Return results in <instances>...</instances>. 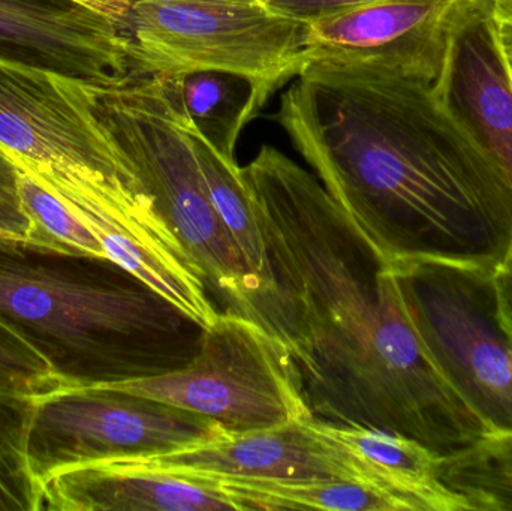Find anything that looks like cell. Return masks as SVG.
I'll return each mask as SVG.
<instances>
[{
  "label": "cell",
  "mask_w": 512,
  "mask_h": 511,
  "mask_svg": "<svg viewBox=\"0 0 512 511\" xmlns=\"http://www.w3.org/2000/svg\"><path fill=\"white\" fill-rule=\"evenodd\" d=\"M243 182L288 347L316 422L403 435L442 458L492 435L430 363L387 261L315 174L264 144Z\"/></svg>",
  "instance_id": "obj_1"
},
{
  "label": "cell",
  "mask_w": 512,
  "mask_h": 511,
  "mask_svg": "<svg viewBox=\"0 0 512 511\" xmlns=\"http://www.w3.org/2000/svg\"><path fill=\"white\" fill-rule=\"evenodd\" d=\"M270 119L387 263L495 272L510 252V186L433 84L366 63H312Z\"/></svg>",
  "instance_id": "obj_2"
},
{
  "label": "cell",
  "mask_w": 512,
  "mask_h": 511,
  "mask_svg": "<svg viewBox=\"0 0 512 511\" xmlns=\"http://www.w3.org/2000/svg\"><path fill=\"white\" fill-rule=\"evenodd\" d=\"M36 257L0 248V326L47 351L60 386L158 377L197 356L204 327L119 264Z\"/></svg>",
  "instance_id": "obj_3"
},
{
  "label": "cell",
  "mask_w": 512,
  "mask_h": 511,
  "mask_svg": "<svg viewBox=\"0 0 512 511\" xmlns=\"http://www.w3.org/2000/svg\"><path fill=\"white\" fill-rule=\"evenodd\" d=\"M96 84L0 59V147L56 197L98 201L149 239L176 236L99 116Z\"/></svg>",
  "instance_id": "obj_4"
},
{
  "label": "cell",
  "mask_w": 512,
  "mask_h": 511,
  "mask_svg": "<svg viewBox=\"0 0 512 511\" xmlns=\"http://www.w3.org/2000/svg\"><path fill=\"white\" fill-rule=\"evenodd\" d=\"M98 111L155 198L159 212L200 270L221 312L271 333V299L219 219L180 117L173 75L96 84Z\"/></svg>",
  "instance_id": "obj_5"
},
{
  "label": "cell",
  "mask_w": 512,
  "mask_h": 511,
  "mask_svg": "<svg viewBox=\"0 0 512 511\" xmlns=\"http://www.w3.org/2000/svg\"><path fill=\"white\" fill-rule=\"evenodd\" d=\"M122 30L129 77L237 75L256 116L307 68V23L262 0H131Z\"/></svg>",
  "instance_id": "obj_6"
},
{
  "label": "cell",
  "mask_w": 512,
  "mask_h": 511,
  "mask_svg": "<svg viewBox=\"0 0 512 511\" xmlns=\"http://www.w3.org/2000/svg\"><path fill=\"white\" fill-rule=\"evenodd\" d=\"M388 267L427 359L492 434L512 435V338L493 272L429 260Z\"/></svg>",
  "instance_id": "obj_7"
},
{
  "label": "cell",
  "mask_w": 512,
  "mask_h": 511,
  "mask_svg": "<svg viewBox=\"0 0 512 511\" xmlns=\"http://www.w3.org/2000/svg\"><path fill=\"white\" fill-rule=\"evenodd\" d=\"M215 420L228 434L312 420L288 347L242 315L221 312L179 371L95 384ZM83 387V386H81Z\"/></svg>",
  "instance_id": "obj_8"
},
{
  "label": "cell",
  "mask_w": 512,
  "mask_h": 511,
  "mask_svg": "<svg viewBox=\"0 0 512 511\" xmlns=\"http://www.w3.org/2000/svg\"><path fill=\"white\" fill-rule=\"evenodd\" d=\"M33 399L27 459L36 482L74 465L162 455L228 434L215 420L105 387L60 386Z\"/></svg>",
  "instance_id": "obj_9"
},
{
  "label": "cell",
  "mask_w": 512,
  "mask_h": 511,
  "mask_svg": "<svg viewBox=\"0 0 512 511\" xmlns=\"http://www.w3.org/2000/svg\"><path fill=\"white\" fill-rule=\"evenodd\" d=\"M466 0H379L307 23L310 63H366L435 84Z\"/></svg>",
  "instance_id": "obj_10"
},
{
  "label": "cell",
  "mask_w": 512,
  "mask_h": 511,
  "mask_svg": "<svg viewBox=\"0 0 512 511\" xmlns=\"http://www.w3.org/2000/svg\"><path fill=\"white\" fill-rule=\"evenodd\" d=\"M122 21L84 0H0V59L113 83L129 77Z\"/></svg>",
  "instance_id": "obj_11"
},
{
  "label": "cell",
  "mask_w": 512,
  "mask_h": 511,
  "mask_svg": "<svg viewBox=\"0 0 512 511\" xmlns=\"http://www.w3.org/2000/svg\"><path fill=\"white\" fill-rule=\"evenodd\" d=\"M433 90L512 192V66L489 0H466L460 9Z\"/></svg>",
  "instance_id": "obj_12"
},
{
  "label": "cell",
  "mask_w": 512,
  "mask_h": 511,
  "mask_svg": "<svg viewBox=\"0 0 512 511\" xmlns=\"http://www.w3.org/2000/svg\"><path fill=\"white\" fill-rule=\"evenodd\" d=\"M117 461L182 479H324L361 483L345 456L307 422L227 434L162 455ZM367 486V485H366Z\"/></svg>",
  "instance_id": "obj_13"
},
{
  "label": "cell",
  "mask_w": 512,
  "mask_h": 511,
  "mask_svg": "<svg viewBox=\"0 0 512 511\" xmlns=\"http://www.w3.org/2000/svg\"><path fill=\"white\" fill-rule=\"evenodd\" d=\"M41 510L213 511L236 510L213 486L129 467L117 459L54 471L38 480Z\"/></svg>",
  "instance_id": "obj_14"
},
{
  "label": "cell",
  "mask_w": 512,
  "mask_h": 511,
  "mask_svg": "<svg viewBox=\"0 0 512 511\" xmlns=\"http://www.w3.org/2000/svg\"><path fill=\"white\" fill-rule=\"evenodd\" d=\"M310 429L339 450L361 482L393 498L403 511H474L441 480L444 458L393 432L345 428L309 420Z\"/></svg>",
  "instance_id": "obj_15"
},
{
  "label": "cell",
  "mask_w": 512,
  "mask_h": 511,
  "mask_svg": "<svg viewBox=\"0 0 512 511\" xmlns=\"http://www.w3.org/2000/svg\"><path fill=\"white\" fill-rule=\"evenodd\" d=\"M174 77V75H173ZM177 84V83H176ZM179 93V92H177ZM180 99V96H179ZM182 125L191 140L201 174L206 182L210 201L224 224L225 230L239 249L246 266L252 275L261 282L271 299V333H273L274 314H276V288L271 278L270 263L261 230L252 210L242 167L237 158L222 153L186 113L180 101Z\"/></svg>",
  "instance_id": "obj_16"
},
{
  "label": "cell",
  "mask_w": 512,
  "mask_h": 511,
  "mask_svg": "<svg viewBox=\"0 0 512 511\" xmlns=\"http://www.w3.org/2000/svg\"><path fill=\"white\" fill-rule=\"evenodd\" d=\"M188 480V479H186ZM213 486L237 511H403L399 503L361 483L324 479H191Z\"/></svg>",
  "instance_id": "obj_17"
},
{
  "label": "cell",
  "mask_w": 512,
  "mask_h": 511,
  "mask_svg": "<svg viewBox=\"0 0 512 511\" xmlns=\"http://www.w3.org/2000/svg\"><path fill=\"white\" fill-rule=\"evenodd\" d=\"M174 78L192 122L222 153L236 158L240 134L256 117L249 84L237 75L215 71Z\"/></svg>",
  "instance_id": "obj_18"
},
{
  "label": "cell",
  "mask_w": 512,
  "mask_h": 511,
  "mask_svg": "<svg viewBox=\"0 0 512 511\" xmlns=\"http://www.w3.org/2000/svg\"><path fill=\"white\" fill-rule=\"evenodd\" d=\"M441 480L474 511L512 510V435H489L441 465Z\"/></svg>",
  "instance_id": "obj_19"
},
{
  "label": "cell",
  "mask_w": 512,
  "mask_h": 511,
  "mask_svg": "<svg viewBox=\"0 0 512 511\" xmlns=\"http://www.w3.org/2000/svg\"><path fill=\"white\" fill-rule=\"evenodd\" d=\"M33 408V393L0 386V511H41L27 459Z\"/></svg>",
  "instance_id": "obj_20"
},
{
  "label": "cell",
  "mask_w": 512,
  "mask_h": 511,
  "mask_svg": "<svg viewBox=\"0 0 512 511\" xmlns=\"http://www.w3.org/2000/svg\"><path fill=\"white\" fill-rule=\"evenodd\" d=\"M18 191L24 209L38 225L54 254L108 260L101 242L92 231L56 195L21 168H18Z\"/></svg>",
  "instance_id": "obj_21"
},
{
  "label": "cell",
  "mask_w": 512,
  "mask_h": 511,
  "mask_svg": "<svg viewBox=\"0 0 512 511\" xmlns=\"http://www.w3.org/2000/svg\"><path fill=\"white\" fill-rule=\"evenodd\" d=\"M63 381L56 362L26 336L0 326V386L38 393Z\"/></svg>",
  "instance_id": "obj_22"
},
{
  "label": "cell",
  "mask_w": 512,
  "mask_h": 511,
  "mask_svg": "<svg viewBox=\"0 0 512 511\" xmlns=\"http://www.w3.org/2000/svg\"><path fill=\"white\" fill-rule=\"evenodd\" d=\"M0 248L56 255L24 209L18 191V168L0 147Z\"/></svg>",
  "instance_id": "obj_23"
},
{
  "label": "cell",
  "mask_w": 512,
  "mask_h": 511,
  "mask_svg": "<svg viewBox=\"0 0 512 511\" xmlns=\"http://www.w3.org/2000/svg\"><path fill=\"white\" fill-rule=\"evenodd\" d=\"M262 2L280 14L288 15L303 23H310L318 18L367 5V3L379 2V0H262Z\"/></svg>",
  "instance_id": "obj_24"
},
{
  "label": "cell",
  "mask_w": 512,
  "mask_h": 511,
  "mask_svg": "<svg viewBox=\"0 0 512 511\" xmlns=\"http://www.w3.org/2000/svg\"><path fill=\"white\" fill-rule=\"evenodd\" d=\"M493 281L498 296L499 315L512 338V248L493 272Z\"/></svg>",
  "instance_id": "obj_25"
},
{
  "label": "cell",
  "mask_w": 512,
  "mask_h": 511,
  "mask_svg": "<svg viewBox=\"0 0 512 511\" xmlns=\"http://www.w3.org/2000/svg\"><path fill=\"white\" fill-rule=\"evenodd\" d=\"M496 30L502 50L512 66V15H496Z\"/></svg>",
  "instance_id": "obj_26"
},
{
  "label": "cell",
  "mask_w": 512,
  "mask_h": 511,
  "mask_svg": "<svg viewBox=\"0 0 512 511\" xmlns=\"http://www.w3.org/2000/svg\"><path fill=\"white\" fill-rule=\"evenodd\" d=\"M496 15H512V0H489Z\"/></svg>",
  "instance_id": "obj_27"
},
{
  "label": "cell",
  "mask_w": 512,
  "mask_h": 511,
  "mask_svg": "<svg viewBox=\"0 0 512 511\" xmlns=\"http://www.w3.org/2000/svg\"><path fill=\"white\" fill-rule=\"evenodd\" d=\"M84 2L93 3V5L96 6H107V3L110 2V0H84Z\"/></svg>",
  "instance_id": "obj_28"
}]
</instances>
